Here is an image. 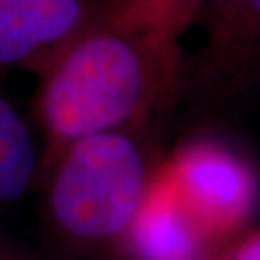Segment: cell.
Here are the masks:
<instances>
[{
    "mask_svg": "<svg viewBox=\"0 0 260 260\" xmlns=\"http://www.w3.org/2000/svg\"><path fill=\"white\" fill-rule=\"evenodd\" d=\"M212 64L225 75L252 66L260 52V0H201Z\"/></svg>",
    "mask_w": 260,
    "mask_h": 260,
    "instance_id": "6",
    "label": "cell"
},
{
    "mask_svg": "<svg viewBox=\"0 0 260 260\" xmlns=\"http://www.w3.org/2000/svg\"><path fill=\"white\" fill-rule=\"evenodd\" d=\"M41 156L18 106L0 93V208L19 201L37 179Z\"/></svg>",
    "mask_w": 260,
    "mask_h": 260,
    "instance_id": "7",
    "label": "cell"
},
{
    "mask_svg": "<svg viewBox=\"0 0 260 260\" xmlns=\"http://www.w3.org/2000/svg\"><path fill=\"white\" fill-rule=\"evenodd\" d=\"M125 239L143 260H193L206 245L162 168L150 176Z\"/></svg>",
    "mask_w": 260,
    "mask_h": 260,
    "instance_id": "5",
    "label": "cell"
},
{
    "mask_svg": "<svg viewBox=\"0 0 260 260\" xmlns=\"http://www.w3.org/2000/svg\"><path fill=\"white\" fill-rule=\"evenodd\" d=\"M108 19L179 47L199 19L201 0H106Z\"/></svg>",
    "mask_w": 260,
    "mask_h": 260,
    "instance_id": "8",
    "label": "cell"
},
{
    "mask_svg": "<svg viewBox=\"0 0 260 260\" xmlns=\"http://www.w3.org/2000/svg\"><path fill=\"white\" fill-rule=\"evenodd\" d=\"M177 68L179 47L108 18L81 33L37 75L41 172L75 141L149 120L174 91Z\"/></svg>",
    "mask_w": 260,
    "mask_h": 260,
    "instance_id": "1",
    "label": "cell"
},
{
    "mask_svg": "<svg viewBox=\"0 0 260 260\" xmlns=\"http://www.w3.org/2000/svg\"><path fill=\"white\" fill-rule=\"evenodd\" d=\"M0 260H23V256L18 251L10 249L8 245H2L0 243Z\"/></svg>",
    "mask_w": 260,
    "mask_h": 260,
    "instance_id": "10",
    "label": "cell"
},
{
    "mask_svg": "<svg viewBox=\"0 0 260 260\" xmlns=\"http://www.w3.org/2000/svg\"><path fill=\"white\" fill-rule=\"evenodd\" d=\"M160 168L206 243L241 230L258 206L256 170L222 141H191L179 147Z\"/></svg>",
    "mask_w": 260,
    "mask_h": 260,
    "instance_id": "3",
    "label": "cell"
},
{
    "mask_svg": "<svg viewBox=\"0 0 260 260\" xmlns=\"http://www.w3.org/2000/svg\"><path fill=\"white\" fill-rule=\"evenodd\" d=\"M43 174L47 218L56 232L75 241L125 233L150 179L131 131L75 141Z\"/></svg>",
    "mask_w": 260,
    "mask_h": 260,
    "instance_id": "2",
    "label": "cell"
},
{
    "mask_svg": "<svg viewBox=\"0 0 260 260\" xmlns=\"http://www.w3.org/2000/svg\"><path fill=\"white\" fill-rule=\"evenodd\" d=\"M230 260H260V232L249 237Z\"/></svg>",
    "mask_w": 260,
    "mask_h": 260,
    "instance_id": "9",
    "label": "cell"
},
{
    "mask_svg": "<svg viewBox=\"0 0 260 260\" xmlns=\"http://www.w3.org/2000/svg\"><path fill=\"white\" fill-rule=\"evenodd\" d=\"M106 18V0H0V72L37 77L72 41Z\"/></svg>",
    "mask_w": 260,
    "mask_h": 260,
    "instance_id": "4",
    "label": "cell"
}]
</instances>
